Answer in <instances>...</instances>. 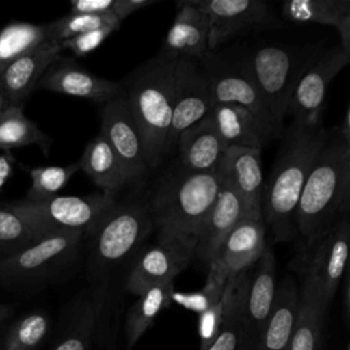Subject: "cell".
<instances>
[{"label": "cell", "mask_w": 350, "mask_h": 350, "mask_svg": "<svg viewBox=\"0 0 350 350\" xmlns=\"http://www.w3.org/2000/svg\"><path fill=\"white\" fill-rule=\"evenodd\" d=\"M325 135L321 123L294 122L280 135L278 157L262 189V219L278 242L290 241L295 232L297 205Z\"/></svg>", "instance_id": "6da1fadb"}, {"label": "cell", "mask_w": 350, "mask_h": 350, "mask_svg": "<svg viewBox=\"0 0 350 350\" xmlns=\"http://www.w3.org/2000/svg\"><path fill=\"white\" fill-rule=\"evenodd\" d=\"M350 208V145L338 129L327 130L325 139L304 185L295 230L310 249Z\"/></svg>", "instance_id": "7a4b0ae2"}, {"label": "cell", "mask_w": 350, "mask_h": 350, "mask_svg": "<svg viewBox=\"0 0 350 350\" xmlns=\"http://www.w3.org/2000/svg\"><path fill=\"white\" fill-rule=\"evenodd\" d=\"M221 186L217 170L168 176L153 193L148 211L157 239L175 242L194 253L204 219Z\"/></svg>", "instance_id": "3957f363"}, {"label": "cell", "mask_w": 350, "mask_h": 350, "mask_svg": "<svg viewBox=\"0 0 350 350\" xmlns=\"http://www.w3.org/2000/svg\"><path fill=\"white\" fill-rule=\"evenodd\" d=\"M175 64L176 59L159 52L120 82L122 94L142 135L150 170L167 156Z\"/></svg>", "instance_id": "277c9868"}, {"label": "cell", "mask_w": 350, "mask_h": 350, "mask_svg": "<svg viewBox=\"0 0 350 350\" xmlns=\"http://www.w3.org/2000/svg\"><path fill=\"white\" fill-rule=\"evenodd\" d=\"M152 230L153 221L146 204H116L88 237V272L93 286L107 284L108 275L135 254Z\"/></svg>", "instance_id": "5b68a950"}, {"label": "cell", "mask_w": 350, "mask_h": 350, "mask_svg": "<svg viewBox=\"0 0 350 350\" xmlns=\"http://www.w3.org/2000/svg\"><path fill=\"white\" fill-rule=\"evenodd\" d=\"M115 194L56 196L30 202L16 201L10 206L40 237L55 232H79L89 237L116 206Z\"/></svg>", "instance_id": "8992f818"}, {"label": "cell", "mask_w": 350, "mask_h": 350, "mask_svg": "<svg viewBox=\"0 0 350 350\" xmlns=\"http://www.w3.org/2000/svg\"><path fill=\"white\" fill-rule=\"evenodd\" d=\"M316 56H308L299 48L273 44L257 46L241 60L282 126L293 89Z\"/></svg>", "instance_id": "52a82bcc"}, {"label": "cell", "mask_w": 350, "mask_h": 350, "mask_svg": "<svg viewBox=\"0 0 350 350\" xmlns=\"http://www.w3.org/2000/svg\"><path fill=\"white\" fill-rule=\"evenodd\" d=\"M200 63L209 79L215 104L239 105L256 116L272 138L282 135L284 126L276 120L265 97L241 60L227 63L217 55L208 52L200 59Z\"/></svg>", "instance_id": "ba28073f"}, {"label": "cell", "mask_w": 350, "mask_h": 350, "mask_svg": "<svg viewBox=\"0 0 350 350\" xmlns=\"http://www.w3.org/2000/svg\"><path fill=\"white\" fill-rule=\"evenodd\" d=\"M83 238L79 232H55L42 237L0 260V280L30 283L57 273L75 260Z\"/></svg>", "instance_id": "9c48e42d"}, {"label": "cell", "mask_w": 350, "mask_h": 350, "mask_svg": "<svg viewBox=\"0 0 350 350\" xmlns=\"http://www.w3.org/2000/svg\"><path fill=\"white\" fill-rule=\"evenodd\" d=\"M213 105L212 88L201 63L191 57H178L174 68L172 118L167 154L175 149L180 133L211 115Z\"/></svg>", "instance_id": "30bf717a"}, {"label": "cell", "mask_w": 350, "mask_h": 350, "mask_svg": "<svg viewBox=\"0 0 350 350\" xmlns=\"http://www.w3.org/2000/svg\"><path fill=\"white\" fill-rule=\"evenodd\" d=\"M349 62L350 55L345 53L340 46H334L316 56L293 89L287 109V115L293 118L291 122L298 124L321 123L328 88Z\"/></svg>", "instance_id": "8fae6325"}, {"label": "cell", "mask_w": 350, "mask_h": 350, "mask_svg": "<svg viewBox=\"0 0 350 350\" xmlns=\"http://www.w3.org/2000/svg\"><path fill=\"white\" fill-rule=\"evenodd\" d=\"M350 224L347 215L338 217L329 230L309 249L302 276L309 278L323 302L329 306L345 273L349 254Z\"/></svg>", "instance_id": "7c38bea8"}, {"label": "cell", "mask_w": 350, "mask_h": 350, "mask_svg": "<svg viewBox=\"0 0 350 350\" xmlns=\"http://www.w3.org/2000/svg\"><path fill=\"white\" fill-rule=\"evenodd\" d=\"M98 133L120 160L130 183L141 179L150 170L142 135L123 94L103 105Z\"/></svg>", "instance_id": "4fadbf2b"}, {"label": "cell", "mask_w": 350, "mask_h": 350, "mask_svg": "<svg viewBox=\"0 0 350 350\" xmlns=\"http://www.w3.org/2000/svg\"><path fill=\"white\" fill-rule=\"evenodd\" d=\"M209 19V52L257 27L278 25L271 7L260 0H193Z\"/></svg>", "instance_id": "5bb4252c"}, {"label": "cell", "mask_w": 350, "mask_h": 350, "mask_svg": "<svg viewBox=\"0 0 350 350\" xmlns=\"http://www.w3.org/2000/svg\"><path fill=\"white\" fill-rule=\"evenodd\" d=\"M105 104L122 94L120 82L92 74L72 57H56L40 78L37 88Z\"/></svg>", "instance_id": "9a60e30c"}, {"label": "cell", "mask_w": 350, "mask_h": 350, "mask_svg": "<svg viewBox=\"0 0 350 350\" xmlns=\"http://www.w3.org/2000/svg\"><path fill=\"white\" fill-rule=\"evenodd\" d=\"M217 172L241 198L245 215L262 217V167L261 150L227 148L217 165Z\"/></svg>", "instance_id": "2e32d148"}, {"label": "cell", "mask_w": 350, "mask_h": 350, "mask_svg": "<svg viewBox=\"0 0 350 350\" xmlns=\"http://www.w3.org/2000/svg\"><path fill=\"white\" fill-rule=\"evenodd\" d=\"M194 253L175 242L161 241L145 250L133 265L126 279V288L139 297L148 288L175 280L189 265Z\"/></svg>", "instance_id": "e0dca14e"}, {"label": "cell", "mask_w": 350, "mask_h": 350, "mask_svg": "<svg viewBox=\"0 0 350 350\" xmlns=\"http://www.w3.org/2000/svg\"><path fill=\"white\" fill-rule=\"evenodd\" d=\"M265 232L267 224L262 217L243 216L227 235L208 268L216 269L226 279L247 271L267 247Z\"/></svg>", "instance_id": "ac0fdd59"}, {"label": "cell", "mask_w": 350, "mask_h": 350, "mask_svg": "<svg viewBox=\"0 0 350 350\" xmlns=\"http://www.w3.org/2000/svg\"><path fill=\"white\" fill-rule=\"evenodd\" d=\"M256 268L249 276L245 297V349L254 350L262 327L271 313L276 294V260L273 250L267 246L256 261Z\"/></svg>", "instance_id": "d6986e66"}, {"label": "cell", "mask_w": 350, "mask_h": 350, "mask_svg": "<svg viewBox=\"0 0 350 350\" xmlns=\"http://www.w3.org/2000/svg\"><path fill=\"white\" fill-rule=\"evenodd\" d=\"M60 42L44 41L29 52L11 60L0 75L8 107H23L30 93L51 63L60 56Z\"/></svg>", "instance_id": "ffe728a7"}, {"label": "cell", "mask_w": 350, "mask_h": 350, "mask_svg": "<svg viewBox=\"0 0 350 350\" xmlns=\"http://www.w3.org/2000/svg\"><path fill=\"white\" fill-rule=\"evenodd\" d=\"M160 52L165 56L202 59L209 52V19L193 0L178 1L176 15Z\"/></svg>", "instance_id": "44dd1931"}, {"label": "cell", "mask_w": 350, "mask_h": 350, "mask_svg": "<svg viewBox=\"0 0 350 350\" xmlns=\"http://www.w3.org/2000/svg\"><path fill=\"white\" fill-rule=\"evenodd\" d=\"M243 216L246 215L241 198L221 180L217 197L208 211L198 234L194 257H198L209 267L216 258L227 235Z\"/></svg>", "instance_id": "7402d4cb"}, {"label": "cell", "mask_w": 350, "mask_h": 350, "mask_svg": "<svg viewBox=\"0 0 350 350\" xmlns=\"http://www.w3.org/2000/svg\"><path fill=\"white\" fill-rule=\"evenodd\" d=\"M179 167L186 172H208L217 168L224 150L212 115L191 124L178 137Z\"/></svg>", "instance_id": "603a6c76"}, {"label": "cell", "mask_w": 350, "mask_h": 350, "mask_svg": "<svg viewBox=\"0 0 350 350\" xmlns=\"http://www.w3.org/2000/svg\"><path fill=\"white\" fill-rule=\"evenodd\" d=\"M299 309V287L293 276L276 286L271 313L261 329L254 350H288Z\"/></svg>", "instance_id": "cb8c5ba5"}, {"label": "cell", "mask_w": 350, "mask_h": 350, "mask_svg": "<svg viewBox=\"0 0 350 350\" xmlns=\"http://www.w3.org/2000/svg\"><path fill=\"white\" fill-rule=\"evenodd\" d=\"M108 299V286L94 284L72 305L68 325L53 350H89Z\"/></svg>", "instance_id": "d4e9b609"}, {"label": "cell", "mask_w": 350, "mask_h": 350, "mask_svg": "<svg viewBox=\"0 0 350 350\" xmlns=\"http://www.w3.org/2000/svg\"><path fill=\"white\" fill-rule=\"evenodd\" d=\"M280 14L294 23L332 26L339 36L340 49L350 55L349 0H290L280 5Z\"/></svg>", "instance_id": "484cf974"}, {"label": "cell", "mask_w": 350, "mask_h": 350, "mask_svg": "<svg viewBox=\"0 0 350 350\" xmlns=\"http://www.w3.org/2000/svg\"><path fill=\"white\" fill-rule=\"evenodd\" d=\"M211 115L226 148L262 150V146L272 139L258 119L239 105L215 104Z\"/></svg>", "instance_id": "4316f807"}, {"label": "cell", "mask_w": 350, "mask_h": 350, "mask_svg": "<svg viewBox=\"0 0 350 350\" xmlns=\"http://www.w3.org/2000/svg\"><path fill=\"white\" fill-rule=\"evenodd\" d=\"M249 269L228 278L224 286V317L217 338L206 350H242L245 349V297L249 283Z\"/></svg>", "instance_id": "83f0119b"}, {"label": "cell", "mask_w": 350, "mask_h": 350, "mask_svg": "<svg viewBox=\"0 0 350 350\" xmlns=\"http://www.w3.org/2000/svg\"><path fill=\"white\" fill-rule=\"evenodd\" d=\"M328 306L323 302L314 283L302 276L299 309L288 350H321L323 325Z\"/></svg>", "instance_id": "f1b7e54d"}, {"label": "cell", "mask_w": 350, "mask_h": 350, "mask_svg": "<svg viewBox=\"0 0 350 350\" xmlns=\"http://www.w3.org/2000/svg\"><path fill=\"white\" fill-rule=\"evenodd\" d=\"M78 164L101 193L115 194L130 183L120 160L100 133L86 144Z\"/></svg>", "instance_id": "f546056e"}, {"label": "cell", "mask_w": 350, "mask_h": 350, "mask_svg": "<svg viewBox=\"0 0 350 350\" xmlns=\"http://www.w3.org/2000/svg\"><path fill=\"white\" fill-rule=\"evenodd\" d=\"M174 290V280L160 283L148 288L133 304L126 317V342L129 349L142 338L156 317L170 306Z\"/></svg>", "instance_id": "4dcf8cb0"}, {"label": "cell", "mask_w": 350, "mask_h": 350, "mask_svg": "<svg viewBox=\"0 0 350 350\" xmlns=\"http://www.w3.org/2000/svg\"><path fill=\"white\" fill-rule=\"evenodd\" d=\"M52 139L36 123L25 116L21 107H7L0 115V149L8 152L14 148L38 145L48 152Z\"/></svg>", "instance_id": "1f68e13d"}, {"label": "cell", "mask_w": 350, "mask_h": 350, "mask_svg": "<svg viewBox=\"0 0 350 350\" xmlns=\"http://www.w3.org/2000/svg\"><path fill=\"white\" fill-rule=\"evenodd\" d=\"M44 41H48L46 25L12 22L0 31V62L10 63Z\"/></svg>", "instance_id": "d6a6232c"}, {"label": "cell", "mask_w": 350, "mask_h": 350, "mask_svg": "<svg viewBox=\"0 0 350 350\" xmlns=\"http://www.w3.org/2000/svg\"><path fill=\"white\" fill-rule=\"evenodd\" d=\"M79 170L78 161L68 165L36 167L30 171L31 186L26 194V201L38 202L56 197L57 193L68 183V180Z\"/></svg>", "instance_id": "836d02e7"}, {"label": "cell", "mask_w": 350, "mask_h": 350, "mask_svg": "<svg viewBox=\"0 0 350 350\" xmlns=\"http://www.w3.org/2000/svg\"><path fill=\"white\" fill-rule=\"evenodd\" d=\"M46 25V33L49 41L62 42L64 40L72 38L78 34L92 31L96 29H103L108 26H120L122 22L112 14L103 15H72L68 14Z\"/></svg>", "instance_id": "e575fe53"}, {"label": "cell", "mask_w": 350, "mask_h": 350, "mask_svg": "<svg viewBox=\"0 0 350 350\" xmlns=\"http://www.w3.org/2000/svg\"><path fill=\"white\" fill-rule=\"evenodd\" d=\"M41 239L10 205L0 206V260Z\"/></svg>", "instance_id": "d590c367"}, {"label": "cell", "mask_w": 350, "mask_h": 350, "mask_svg": "<svg viewBox=\"0 0 350 350\" xmlns=\"http://www.w3.org/2000/svg\"><path fill=\"white\" fill-rule=\"evenodd\" d=\"M49 319L42 312L21 317L8 331L3 350H34L46 336Z\"/></svg>", "instance_id": "8d00e7d4"}, {"label": "cell", "mask_w": 350, "mask_h": 350, "mask_svg": "<svg viewBox=\"0 0 350 350\" xmlns=\"http://www.w3.org/2000/svg\"><path fill=\"white\" fill-rule=\"evenodd\" d=\"M227 280L228 279L217 273L213 268H209L206 283L201 290H197V291L174 290L171 293V302H175L183 309L200 314L221 298Z\"/></svg>", "instance_id": "74e56055"}, {"label": "cell", "mask_w": 350, "mask_h": 350, "mask_svg": "<svg viewBox=\"0 0 350 350\" xmlns=\"http://www.w3.org/2000/svg\"><path fill=\"white\" fill-rule=\"evenodd\" d=\"M224 317V295L211 308L198 314V338L200 350H206L217 338Z\"/></svg>", "instance_id": "f35d334b"}, {"label": "cell", "mask_w": 350, "mask_h": 350, "mask_svg": "<svg viewBox=\"0 0 350 350\" xmlns=\"http://www.w3.org/2000/svg\"><path fill=\"white\" fill-rule=\"evenodd\" d=\"M120 26H108L78 34L72 38L60 42V48L70 51L74 56H86L96 51L109 36H112Z\"/></svg>", "instance_id": "ab89813d"}, {"label": "cell", "mask_w": 350, "mask_h": 350, "mask_svg": "<svg viewBox=\"0 0 350 350\" xmlns=\"http://www.w3.org/2000/svg\"><path fill=\"white\" fill-rule=\"evenodd\" d=\"M115 0H72L70 14L72 15H103L112 12Z\"/></svg>", "instance_id": "60d3db41"}, {"label": "cell", "mask_w": 350, "mask_h": 350, "mask_svg": "<svg viewBox=\"0 0 350 350\" xmlns=\"http://www.w3.org/2000/svg\"><path fill=\"white\" fill-rule=\"evenodd\" d=\"M154 0H115L112 14L122 22L129 15L152 5Z\"/></svg>", "instance_id": "b9f144b4"}, {"label": "cell", "mask_w": 350, "mask_h": 350, "mask_svg": "<svg viewBox=\"0 0 350 350\" xmlns=\"http://www.w3.org/2000/svg\"><path fill=\"white\" fill-rule=\"evenodd\" d=\"M12 164H14V157L11 156L10 152L0 154V191L12 174Z\"/></svg>", "instance_id": "7bdbcfd3"}, {"label": "cell", "mask_w": 350, "mask_h": 350, "mask_svg": "<svg viewBox=\"0 0 350 350\" xmlns=\"http://www.w3.org/2000/svg\"><path fill=\"white\" fill-rule=\"evenodd\" d=\"M343 283V291H342V305H343V314H345V320L349 324L350 321V280H349V273L345 271L343 278H342Z\"/></svg>", "instance_id": "ee69618b"}, {"label": "cell", "mask_w": 350, "mask_h": 350, "mask_svg": "<svg viewBox=\"0 0 350 350\" xmlns=\"http://www.w3.org/2000/svg\"><path fill=\"white\" fill-rule=\"evenodd\" d=\"M338 130H339V134L343 138V141L350 145V108L349 107L345 111L342 124L339 126Z\"/></svg>", "instance_id": "f6af8a7d"}, {"label": "cell", "mask_w": 350, "mask_h": 350, "mask_svg": "<svg viewBox=\"0 0 350 350\" xmlns=\"http://www.w3.org/2000/svg\"><path fill=\"white\" fill-rule=\"evenodd\" d=\"M12 313H14V306L12 305L0 304V324L3 321H5L8 317H11Z\"/></svg>", "instance_id": "bcb514c9"}, {"label": "cell", "mask_w": 350, "mask_h": 350, "mask_svg": "<svg viewBox=\"0 0 350 350\" xmlns=\"http://www.w3.org/2000/svg\"><path fill=\"white\" fill-rule=\"evenodd\" d=\"M7 107H8V103H7L5 94H4L3 89H1V83H0V115H1V112H3Z\"/></svg>", "instance_id": "7dc6e473"}, {"label": "cell", "mask_w": 350, "mask_h": 350, "mask_svg": "<svg viewBox=\"0 0 350 350\" xmlns=\"http://www.w3.org/2000/svg\"><path fill=\"white\" fill-rule=\"evenodd\" d=\"M8 63H4V62H0V75H1V72L4 71V68H5V66H7Z\"/></svg>", "instance_id": "c3c4849f"}, {"label": "cell", "mask_w": 350, "mask_h": 350, "mask_svg": "<svg viewBox=\"0 0 350 350\" xmlns=\"http://www.w3.org/2000/svg\"><path fill=\"white\" fill-rule=\"evenodd\" d=\"M345 350H350V343H346V346H345Z\"/></svg>", "instance_id": "681fc988"}]
</instances>
